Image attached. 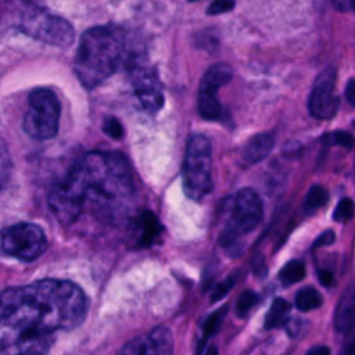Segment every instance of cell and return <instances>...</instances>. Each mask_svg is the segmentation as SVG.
Instances as JSON below:
<instances>
[{"label": "cell", "mask_w": 355, "mask_h": 355, "mask_svg": "<svg viewBox=\"0 0 355 355\" xmlns=\"http://www.w3.org/2000/svg\"><path fill=\"white\" fill-rule=\"evenodd\" d=\"M87 298L68 280L46 279L0 293V324L26 338H51L78 327L86 318Z\"/></svg>", "instance_id": "obj_1"}, {"label": "cell", "mask_w": 355, "mask_h": 355, "mask_svg": "<svg viewBox=\"0 0 355 355\" xmlns=\"http://www.w3.org/2000/svg\"><path fill=\"white\" fill-rule=\"evenodd\" d=\"M82 161L87 178V201L100 218H115L133 194L128 161L114 151H92Z\"/></svg>", "instance_id": "obj_2"}, {"label": "cell", "mask_w": 355, "mask_h": 355, "mask_svg": "<svg viewBox=\"0 0 355 355\" xmlns=\"http://www.w3.org/2000/svg\"><path fill=\"white\" fill-rule=\"evenodd\" d=\"M125 54V42L118 29L94 26L79 39L75 72L80 83L93 89L108 79L119 67Z\"/></svg>", "instance_id": "obj_3"}, {"label": "cell", "mask_w": 355, "mask_h": 355, "mask_svg": "<svg viewBox=\"0 0 355 355\" xmlns=\"http://www.w3.org/2000/svg\"><path fill=\"white\" fill-rule=\"evenodd\" d=\"M14 6L17 28L25 35L57 47L72 44L75 31L65 18L32 0H17Z\"/></svg>", "instance_id": "obj_4"}, {"label": "cell", "mask_w": 355, "mask_h": 355, "mask_svg": "<svg viewBox=\"0 0 355 355\" xmlns=\"http://www.w3.org/2000/svg\"><path fill=\"white\" fill-rule=\"evenodd\" d=\"M87 201V178L83 161H76L64 178L53 183L49 193V207L57 220L72 225L82 214Z\"/></svg>", "instance_id": "obj_5"}, {"label": "cell", "mask_w": 355, "mask_h": 355, "mask_svg": "<svg viewBox=\"0 0 355 355\" xmlns=\"http://www.w3.org/2000/svg\"><path fill=\"white\" fill-rule=\"evenodd\" d=\"M212 148L207 136L193 135L186 147L183 162V189L189 198L201 200L212 187Z\"/></svg>", "instance_id": "obj_6"}, {"label": "cell", "mask_w": 355, "mask_h": 355, "mask_svg": "<svg viewBox=\"0 0 355 355\" xmlns=\"http://www.w3.org/2000/svg\"><path fill=\"white\" fill-rule=\"evenodd\" d=\"M28 111L22 128L28 136L36 140L53 139L58 132L60 101L46 87H36L28 97Z\"/></svg>", "instance_id": "obj_7"}, {"label": "cell", "mask_w": 355, "mask_h": 355, "mask_svg": "<svg viewBox=\"0 0 355 355\" xmlns=\"http://www.w3.org/2000/svg\"><path fill=\"white\" fill-rule=\"evenodd\" d=\"M47 240L40 226L21 222L6 227L0 233V248L4 254L24 262L37 259L46 250Z\"/></svg>", "instance_id": "obj_8"}, {"label": "cell", "mask_w": 355, "mask_h": 355, "mask_svg": "<svg viewBox=\"0 0 355 355\" xmlns=\"http://www.w3.org/2000/svg\"><path fill=\"white\" fill-rule=\"evenodd\" d=\"M262 218V202L252 189H241L234 198L232 215L219 236L222 245H232L240 236L254 230Z\"/></svg>", "instance_id": "obj_9"}, {"label": "cell", "mask_w": 355, "mask_h": 355, "mask_svg": "<svg viewBox=\"0 0 355 355\" xmlns=\"http://www.w3.org/2000/svg\"><path fill=\"white\" fill-rule=\"evenodd\" d=\"M233 69L225 62L214 64L204 73L198 87V112L202 118L214 121L222 115V105L218 98V92L222 86L232 80Z\"/></svg>", "instance_id": "obj_10"}, {"label": "cell", "mask_w": 355, "mask_h": 355, "mask_svg": "<svg viewBox=\"0 0 355 355\" xmlns=\"http://www.w3.org/2000/svg\"><path fill=\"white\" fill-rule=\"evenodd\" d=\"M336 76L333 67L324 68L316 76L308 98V108L313 118L330 119L336 115L338 110V98L334 94Z\"/></svg>", "instance_id": "obj_11"}, {"label": "cell", "mask_w": 355, "mask_h": 355, "mask_svg": "<svg viewBox=\"0 0 355 355\" xmlns=\"http://www.w3.org/2000/svg\"><path fill=\"white\" fill-rule=\"evenodd\" d=\"M119 355H173L172 333L165 326H157L128 341Z\"/></svg>", "instance_id": "obj_12"}, {"label": "cell", "mask_w": 355, "mask_h": 355, "mask_svg": "<svg viewBox=\"0 0 355 355\" xmlns=\"http://www.w3.org/2000/svg\"><path fill=\"white\" fill-rule=\"evenodd\" d=\"M132 85L140 104L148 112H157L164 104L161 82L150 67L135 65L132 68Z\"/></svg>", "instance_id": "obj_13"}, {"label": "cell", "mask_w": 355, "mask_h": 355, "mask_svg": "<svg viewBox=\"0 0 355 355\" xmlns=\"http://www.w3.org/2000/svg\"><path fill=\"white\" fill-rule=\"evenodd\" d=\"M54 340L25 338L0 326V355H47Z\"/></svg>", "instance_id": "obj_14"}, {"label": "cell", "mask_w": 355, "mask_h": 355, "mask_svg": "<svg viewBox=\"0 0 355 355\" xmlns=\"http://www.w3.org/2000/svg\"><path fill=\"white\" fill-rule=\"evenodd\" d=\"M355 327V286H348L336 306L334 311V329L347 334Z\"/></svg>", "instance_id": "obj_15"}, {"label": "cell", "mask_w": 355, "mask_h": 355, "mask_svg": "<svg viewBox=\"0 0 355 355\" xmlns=\"http://www.w3.org/2000/svg\"><path fill=\"white\" fill-rule=\"evenodd\" d=\"M275 146V139L270 133H259L251 137L243 148L241 158L247 165H254L269 155Z\"/></svg>", "instance_id": "obj_16"}, {"label": "cell", "mask_w": 355, "mask_h": 355, "mask_svg": "<svg viewBox=\"0 0 355 355\" xmlns=\"http://www.w3.org/2000/svg\"><path fill=\"white\" fill-rule=\"evenodd\" d=\"M161 233V225L157 216L151 211H144L140 214L136 229H135V241L140 247H147L154 243V240Z\"/></svg>", "instance_id": "obj_17"}, {"label": "cell", "mask_w": 355, "mask_h": 355, "mask_svg": "<svg viewBox=\"0 0 355 355\" xmlns=\"http://www.w3.org/2000/svg\"><path fill=\"white\" fill-rule=\"evenodd\" d=\"M290 309L291 306L284 298L273 300L265 316V327L277 329L286 326V323L290 320Z\"/></svg>", "instance_id": "obj_18"}, {"label": "cell", "mask_w": 355, "mask_h": 355, "mask_svg": "<svg viewBox=\"0 0 355 355\" xmlns=\"http://www.w3.org/2000/svg\"><path fill=\"white\" fill-rule=\"evenodd\" d=\"M294 302H295V308L298 311L309 312V311L319 308L323 302V298H322V294L316 288L308 286V287H302L297 291Z\"/></svg>", "instance_id": "obj_19"}, {"label": "cell", "mask_w": 355, "mask_h": 355, "mask_svg": "<svg viewBox=\"0 0 355 355\" xmlns=\"http://www.w3.org/2000/svg\"><path fill=\"white\" fill-rule=\"evenodd\" d=\"M305 266L301 261H290L287 262L279 272V279L283 284H294L301 282L305 277Z\"/></svg>", "instance_id": "obj_20"}, {"label": "cell", "mask_w": 355, "mask_h": 355, "mask_svg": "<svg viewBox=\"0 0 355 355\" xmlns=\"http://www.w3.org/2000/svg\"><path fill=\"white\" fill-rule=\"evenodd\" d=\"M258 294L252 290H244L240 293L237 301H236V313L240 318H247L251 312V309L258 302Z\"/></svg>", "instance_id": "obj_21"}, {"label": "cell", "mask_w": 355, "mask_h": 355, "mask_svg": "<svg viewBox=\"0 0 355 355\" xmlns=\"http://www.w3.org/2000/svg\"><path fill=\"white\" fill-rule=\"evenodd\" d=\"M322 143L324 146H340L347 150H349L354 146V139L348 132L344 130H336L330 132L322 136Z\"/></svg>", "instance_id": "obj_22"}, {"label": "cell", "mask_w": 355, "mask_h": 355, "mask_svg": "<svg viewBox=\"0 0 355 355\" xmlns=\"http://www.w3.org/2000/svg\"><path fill=\"white\" fill-rule=\"evenodd\" d=\"M327 201V191L322 186H312L305 198V208L309 211L323 207Z\"/></svg>", "instance_id": "obj_23"}, {"label": "cell", "mask_w": 355, "mask_h": 355, "mask_svg": "<svg viewBox=\"0 0 355 355\" xmlns=\"http://www.w3.org/2000/svg\"><path fill=\"white\" fill-rule=\"evenodd\" d=\"M354 212H355V204L351 198L345 197L343 198L337 207L334 208V212H333V219L336 222H348L352 216H354Z\"/></svg>", "instance_id": "obj_24"}, {"label": "cell", "mask_w": 355, "mask_h": 355, "mask_svg": "<svg viewBox=\"0 0 355 355\" xmlns=\"http://www.w3.org/2000/svg\"><path fill=\"white\" fill-rule=\"evenodd\" d=\"M226 311H227V306H223V308L215 311L214 313H211V315L205 319V322H204V330H202L205 338L211 337L212 334H215V333L218 331V329H219V326L222 324V320H223V318H225V315H226Z\"/></svg>", "instance_id": "obj_25"}, {"label": "cell", "mask_w": 355, "mask_h": 355, "mask_svg": "<svg viewBox=\"0 0 355 355\" xmlns=\"http://www.w3.org/2000/svg\"><path fill=\"white\" fill-rule=\"evenodd\" d=\"M10 171H11V158H10L6 143L0 137V190L7 183Z\"/></svg>", "instance_id": "obj_26"}, {"label": "cell", "mask_w": 355, "mask_h": 355, "mask_svg": "<svg viewBox=\"0 0 355 355\" xmlns=\"http://www.w3.org/2000/svg\"><path fill=\"white\" fill-rule=\"evenodd\" d=\"M103 130L105 132L107 136H110L112 139H121L123 136V128H122L121 122L114 116H110L104 121Z\"/></svg>", "instance_id": "obj_27"}, {"label": "cell", "mask_w": 355, "mask_h": 355, "mask_svg": "<svg viewBox=\"0 0 355 355\" xmlns=\"http://www.w3.org/2000/svg\"><path fill=\"white\" fill-rule=\"evenodd\" d=\"M233 286H234V279L233 277H226L223 282H220L219 284L215 286V288L211 294V301L215 302V301L222 300L232 290Z\"/></svg>", "instance_id": "obj_28"}, {"label": "cell", "mask_w": 355, "mask_h": 355, "mask_svg": "<svg viewBox=\"0 0 355 355\" xmlns=\"http://www.w3.org/2000/svg\"><path fill=\"white\" fill-rule=\"evenodd\" d=\"M234 3H236V0H214L209 4L207 12L211 14V15H218V14L227 12L234 7Z\"/></svg>", "instance_id": "obj_29"}, {"label": "cell", "mask_w": 355, "mask_h": 355, "mask_svg": "<svg viewBox=\"0 0 355 355\" xmlns=\"http://www.w3.org/2000/svg\"><path fill=\"white\" fill-rule=\"evenodd\" d=\"M336 240V234L333 230H324L323 233H320L316 240L313 241V248H320V247H327L330 244H333Z\"/></svg>", "instance_id": "obj_30"}, {"label": "cell", "mask_w": 355, "mask_h": 355, "mask_svg": "<svg viewBox=\"0 0 355 355\" xmlns=\"http://www.w3.org/2000/svg\"><path fill=\"white\" fill-rule=\"evenodd\" d=\"M345 98H347V101L352 105V107H355V78L354 79H349L348 80V83H347V86H345Z\"/></svg>", "instance_id": "obj_31"}, {"label": "cell", "mask_w": 355, "mask_h": 355, "mask_svg": "<svg viewBox=\"0 0 355 355\" xmlns=\"http://www.w3.org/2000/svg\"><path fill=\"white\" fill-rule=\"evenodd\" d=\"M319 282L324 286V287H330L334 283V276L331 272L329 270H319Z\"/></svg>", "instance_id": "obj_32"}, {"label": "cell", "mask_w": 355, "mask_h": 355, "mask_svg": "<svg viewBox=\"0 0 355 355\" xmlns=\"http://www.w3.org/2000/svg\"><path fill=\"white\" fill-rule=\"evenodd\" d=\"M305 355H330V348L326 345H315Z\"/></svg>", "instance_id": "obj_33"}, {"label": "cell", "mask_w": 355, "mask_h": 355, "mask_svg": "<svg viewBox=\"0 0 355 355\" xmlns=\"http://www.w3.org/2000/svg\"><path fill=\"white\" fill-rule=\"evenodd\" d=\"M331 3L338 11H348L351 8V0H331Z\"/></svg>", "instance_id": "obj_34"}, {"label": "cell", "mask_w": 355, "mask_h": 355, "mask_svg": "<svg viewBox=\"0 0 355 355\" xmlns=\"http://www.w3.org/2000/svg\"><path fill=\"white\" fill-rule=\"evenodd\" d=\"M202 355H218V347L215 344H211L205 348L204 354Z\"/></svg>", "instance_id": "obj_35"}, {"label": "cell", "mask_w": 355, "mask_h": 355, "mask_svg": "<svg viewBox=\"0 0 355 355\" xmlns=\"http://www.w3.org/2000/svg\"><path fill=\"white\" fill-rule=\"evenodd\" d=\"M344 355H355V337H354V340L351 341V344L348 345V348H347V351L344 352Z\"/></svg>", "instance_id": "obj_36"}, {"label": "cell", "mask_w": 355, "mask_h": 355, "mask_svg": "<svg viewBox=\"0 0 355 355\" xmlns=\"http://www.w3.org/2000/svg\"><path fill=\"white\" fill-rule=\"evenodd\" d=\"M351 10H354L355 12V0H351Z\"/></svg>", "instance_id": "obj_37"}, {"label": "cell", "mask_w": 355, "mask_h": 355, "mask_svg": "<svg viewBox=\"0 0 355 355\" xmlns=\"http://www.w3.org/2000/svg\"><path fill=\"white\" fill-rule=\"evenodd\" d=\"M190 1H196V0H190Z\"/></svg>", "instance_id": "obj_38"}]
</instances>
